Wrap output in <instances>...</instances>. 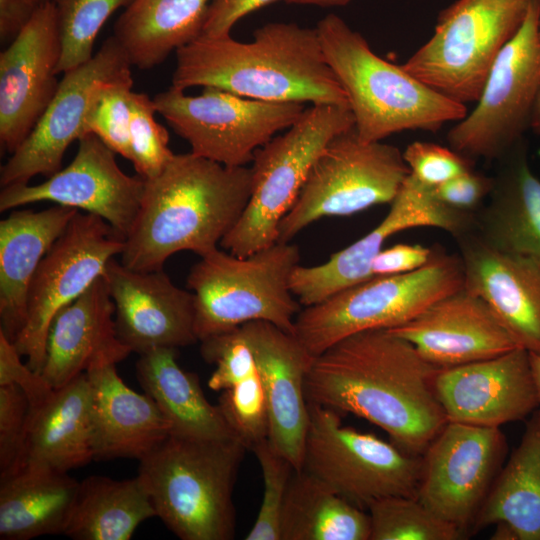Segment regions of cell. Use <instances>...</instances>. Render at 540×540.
Here are the masks:
<instances>
[{
    "instance_id": "obj_1",
    "label": "cell",
    "mask_w": 540,
    "mask_h": 540,
    "mask_svg": "<svg viewBox=\"0 0 540 540\" xmlns=\"http://www.w3.org/2000/svg\"><path fill=\"white\" fill-rule=\"evenodd\" d=\"M439 369L405 339L367 330L314 357L305 392L308 402L363 418L402 450L422 455L448 422L435 390Z\"/></svg>"
},
{
    "instance_id": "obj_2",
    "label": "cell",
    "mask_w": 540,
    "mask_h": 540,
    "mask_svg": "<svg viewBox=\"0 0 540 540\" xmlns=\"http://www.w3.org/2000/svg\"><path fill=\"white\" fill-rule=\"evenodd\" d=\"M251 189L250 167L225 166L192 152L174 154L158 176L145 180L120 262L155 271L180 251L208 254L241 217Z\"/></svg>"
},
{
    "instance_id": "obj_3",
    "label": "cell",
    "mask_w": 540,
    "mask_h": 540,
    "mask_svg": "<svg viewBox=\"0 0 540 540\" xmlns=\"http://www.w3.org/2000/svg\"><path fill=\"white\" fill-rule=\"evenodd\" d=\"M172 87H214L243 97L349 106L316 28L268 23L251 42L199 36L176 51Z\"/></svg>"
},
{
    "instance_id": "obj_4",
    "label": "cell",
    "mask_w": 540,
    "mask_h": 540,
    "mask_svg": "<svg viewBox=\"0 0 540 540\" xmlns=\"http://www.w3.org/2000/svg\"><path fill=\"white\" fill-rule=\"evenodd\" d=\"M315 28L363 141H382L405 130L436 132L467 115L465 104L427 86L402 65L378 56L339 16L329 14Z\"/></svg>"
},
{
    "instance_id": "obj_5",
    "label": "cell",
    "mask_w": 540,
    "mask_h": 540,
    "mask_svg": "<svg viewBox=\"0 0 540 540\" xmlns=\"http://www.w3.org/2000/svg\"><path fill=\"white\" fill-rule=\"evenodd\" d=\"M248 448L236 438L170 434L139 460L138 478L156 515L182 540H231L233 490Z\"/></svg>"
},
{
    "instance_id": "obj_6",
    "label": "cell",
    "mask_w": 540,
    "mask_h": 540,
    "mask_svg": "<svg viewBox=\"0 0 540 540\" xmlns=\"http://www.w3.org/2000/svg\"><path fill=\"white\" fill-rule=\"evenodd\" d=\"M299 261V247L280 241L244 257L219 248L200 257L186 279L198 341L258 320L294 334L301 304L290 281Z\"/></svg>"
},
{
    "instance_id": "obj_7",
    "label": "cell",
    "mask_w": 540,
    "mask_h": 540,
    "mask_svg": "<svg viewBox=\"0 0 540 540\" xmlns=\"http://www.w3.org/2000/svg\"><path fill=\"white\" fill-rule=\"evenodd\" d=\"M463 286L460 256L434 250L415 271L373 276L304 307L296 316L294 335L316 357L354 333L403 325Z\"/></svg>"
},
{
    "instance_id": "obj_8",
    "label": "cell",
    "mask_w": 540,
    "mask_h": 540,
    "mask_svg": "<svg viewBox=\"0 0 540 540\" xmlns=\"http://www.w3.org/2000/svg\"><path fill=\"white\" fill-rule=\"evenodd\" d=\"M353 126L349 106L311 105L285 133L258 148L250 167L249 201L220 246L244 257L278 242L279 224L314 162L333 137Z\"/></svg>"
},
{
    "instance_id": "obj_9",
    "label": "cell",
    "mask_w": 540,
    "mask_h": 540,
    "mask_svg": "<svg viewBox=\"0 0 540 540\" xmlns=\"http://www.w3.org/2000/svg\"><path fill=\"white\" fill-rule=\"evenodd\" d=\"M530 1H455L441 11L432 37L402 67L457 102H476L495 59L522 25Z\"/></svg>"
},
{
    "instance_id": "obj_10",
    "label": "cell",
    "mask_w": 540,
    "mask_h": 540,
    "mask_svg": "<svg viewBox=\"0 0 540 540\" xmlns=\"http://www.w3.org/2000/svg\"><path fill=\"white\" fill-rule=\"evenodd\" d=\"M409 174L403 152L397 147L363 141L354 126L339 133L324 147L282 218L278 241L291 242L323 217L350 216L390 204Z\"/></svg>"
},
{
    "instance_id": "obj_11",
    "label": "cell",
    "mask_w": 540,
    "mask_h": 540,
    "mask_svg": "<svg viewBox=\"0 0 540 540\" xmlns=\"http://www.w3.org/2000/svg\"><path fill=\"white\" fill-rule=\"evenodd\" d=\"M308 408L301 469L364 510L387 497H416L422 455L344 426L334 409L312 402Z\"/></svg>"
},
{
    "instance_id": "obj_12",
    "label": "cell",
    "mask_w": 540,
    "mask_h": 540,
    "mask_svg": "<svg viewBox=\"0 0 540 540\" xmlns=\"http://www.w3.org/2000/svg\"><path fill=\"white\" fill-rule=\"evenodd\" d=\"M153 101L193 154L229 167L251 163L258 148L294 125L306 110L305 103L263 101L214 87L191 96L170 86Z\"/></svg>"
},
{
    "instance_id": "obj_13",
    "label": "cell",
    "mask_w": 540,
    "mask_h": 540,
    "mask_svg": "<svg viewBox=\"0 0 540 540\" xmlns=\"http://www.w3.org/2000/svg\"><path fill=\"white\" fill-rule=\"evenodd\" d=\"M540 0H531L516 34L500 51L475 108L447 134L450 147L473 160L502 158L529 127L540 84Z\"/></svg>"
},
{
    "instance_id": "obj_14",
    "label": "cell",
    "mask_w": 540,
    "mask_h": 540,
    "mask_svg": "<svg viewBox=\"0 0 540 540\" xmlns=\"http://www.w3.org/2000/svg\"><path fill=\"white\" fill-rule=\"evenodd\" d=\"M124 239L101 217L78 211L42 259L27 296L26 322L14 344L27 365L41 374L50 325L79 297L109 262Z\"/></svg>"
},
{
    "instance_id": "obj_15",
    "label": "cell",
    "mask_w": 540,
    "mask_h": 540,
    "mask_svg": "<svg viewBox=\"0 0 540 540\" xmlns=\"http://www.w3.org/2000/svg\"><path fill=\"white\" fill-rule=\"evenodd\" d=\"M507 452L500 428L448 421L422 454L416 498L471 535Z\"/></svg>"
},
{
    "instance_id": "obj_16",
    "label": "cell",
    "mask_w": 540,
    "mask_h": 540,
    "mask_svg": "<svg viewBox=\"0 0 540 540\" xmlns=\"http://www.w3.org/2000/svg\"><path fill=\"white\" fill-rule=\"evenodd\" d=\"M417 227H435L457 239L476 228V214L463 213L441 203L410 174L379 224L365 236L334 253L324 263L295 268L291 290L301 306L318 304L333 294L371 277L374 257L391 236Z\"/></svg>"
},
{
    "instance_id": "obj_17",
    "label": "cell",
    "mask_w": 540,
    "mask_h": 540,
    "mask_svg": "<svg viewBox=\"0 0 540 540\" xmlns=\"http://www.w3.org/2000/svg\"><path fill=\"white\" fill-rule=\"evenodd\" d=\"M145 180L124 173L112 151L96 135L78 140L71 163L36 185L2 187L0 211L49 201L104 219L124 240L140 209Z\"/></svg>"
},
{
    "instance_id": "obj_18",
    "label": "cell",
    "mask_w": 540,
    "mask_h": 540,
    "mask_svg": "<svg viewBox=\"0 0 540 540\" xmlns=\"http://www.w3.org/2000/svg\"><path fill=\"white\" fill-rule=\"evenodd\" d=\"M129 58L112 35L85 63L63 73L46 111L1 166L0 184H26L36 175L50 177L61 169L65 151L85 135L83 121L92 89L102 80L131 72Z\"/></svg>"
},
{
    "instance_id": "obj_19",
    "label": "cell",
    "mask_w": 540,
    "mask_h": 540,
    "mask_svg": "<svg viewBox=\"0 0 540 540\" xmlns=\"http://www.w3.org/2000/svg\"><path fill=\"white\" fill-rule=\"evenodd\" d=\"M61 41L56 3L46 1L0 53V143L13 153L54 98Z\"/></svg>"
},
{
    "instance_id": "obj_20",
    "label": "cell",
    "mask_w": 540,
    "mask_h": 540,
    "mask_svg": "<svg viewBox=\"0 0 540 540\" xmlns=\"http://www.w3.org/2000/svg\"><path fill=\"white\" fill-rule=\"evenodd\" d=\"M437 398L450 422L497 427L540 407L529 353L522 347L467 364L440 368Z\"/></svg>"
},
{
    "instance_id": "obj_21",
    "label": "cell",
    "mask_w": 540,
    "mask_h": 540,
    "mask_svg": "<svg viewBox=\"0 0 540 540\" xmlns=\"http://www.w3.org/2000/svg\"><path fill=\"white\" fill-rule=\"evenodd\" d=\"M104 277L115 307L118 337L132 352L198 341L194 294L176 286L163 269L137 271L113 258Z\"/></svg>"
},
{
    "instance_id": "obj_22",
    "label": "cell",
    "mask_w": 540,
    "mask_h": 540,
    "mask_svg": "<svg viewBox=\"0 0 540 540\" xmlns=\"http://www.w3.org/2000/svg\"><path fill=\"white\" fill-rule=\"evenodd\" d=\"M237 330L255 357L268 408V440L300 470L309 422L305 380L314 357L294 334L270 322L251 321Z\"/></svg>"
},
{
    "instance_id": "obj_23",
    "label": "cell",
    "mask_w": 540,
    "mask_h": 540,
    "mask_svg": "<svg viewBox=\"0 0 540 540\" xmlns=\"http://www.w3.org/2000/svg\"><path fill=\"white\" fill-rule=\"evenodd\" d=\"M386 330L411 343L438 368L492 358L519 347L488 304L464 286L407 323Z\"/></svg>"
},
{
    "instance_id": "obj_24",
    "label": "cell",
    "mask_w": 540,
    "mask_h": 540,
    "mask_svg": "<svg viewBox=\"0 0 540 540\" xmlns=\"http://www.w3.org/2000/svg\"><path fill=\"white\" fill-rule=\"evenodd\" d=\"M464 288L482 298L519 347L540 354V264L473 231L458 238Z\"/></svg>"
},
{
    "instance_id": "obj_25",
    "label": "cell",
    "mask_w": 540,
    "mask_h": 540,
    "mask_svg": "<svg viewBox=\"0 0 540 540\" xmlns=\"http://www.w3.org/2000/svg\"><path fill=\"white\" fill-rule=\"evenodd\" d=\"M131 352L118 337L115 307L103 275L53 319L41 375L58 389L96 366L121 362Z\"/></svg>"
},
{
    "instance_id": "obj_26",
    "label": "cell",
    "mask_w": 540,
    "mask_h": 540,
    "mask_svg": "<svg viewBox=\"0 0 540 540\" xmlns=\"http://www.w3.org/2000/svg\"><path fill=\"white\" fill-rule=\"evenodd\" d=\"M95 460L142 459L171 433L152 398L128 387L116 364L89 370Z\"/></svg>"
},
{
    "instance_id": "obj_27",
    "label": "cell",
    "mask_w": 540,
    "mask_h": 540,
    "mask_svg": "<svg viewBox=\"0 0 540 540\" xmlns=\"http://www.w3.org/2000/svg\"><path fill=\"white\" fill-rule=\"evenodd\" d=\"M80 211L54 204L15 210L0 221V332L15 342L27 317V296L46 253Z\"/></svg>"
},
{
    "instance_id": "obj_28",
    "label": "cell",
    "mask_w": 540,
    "mask_h": 540,
    "mask_svg": "<svg viewBox=\"0 0 540 540\" xmlns=\"http://www.w3.org/2000/svg\"><path fill=\"white\" fill-rule=\"evenodd\" d=\"M95 460L91 389L86 374L29 405L21 463L68 472ZM17 469V470H18ZM16 470V471H17Z\"/></svg>"
},
{
    "instance_id": "obj_29",
    "label": "cell",
    "mask_w": 540,
    "mask_h": 540,
    "mask_svg": "<svg viewBox=\"0 0 540 540\" xmlns=\"http://www.w3.org/2000/svg\"><path fill=\"white\" fill-rule=\"evenodd\" d=\"M79 485L68 472L39 465L0 478V539L64 535Z\"/></svg>"
},
{
    "instance_id": "obj_30",
    "label": "cell",
    "mask_w": 540,
    "mask_h": 540,
    "mask_svg": "<svg viewBox=\"0 0 540 540\" xmlns=\"http://www.w3.org/2000/svg\"><path fill=\"white\" fill-rule=\"evenodd\" d=\"M139 355L137 379L169 422L170 434L195 439L236 438L219 406L205 397L197 375L178 364L177 348H154Z\"/></svg>"
},
{
    "instance_id": "obj_31",
    "label": "cell",
    "mask_w": 540,
    "mask_h": 540,
    "mask_svg": "<svg viewBox=\"0 0 540 540\" xmlns=\"http://www.w3.org/2000/svg\"><path fill=\"white\" fill-rule=\"evenodd\" d=\"M211 0H134L118 17L113 36L132 66L151 69L202 34Z\"/></svg>"
},
{
    "instance_id": "obj_32",
    "label": "cell",
    "mask_w": 540,
    "mask_h": 540,
    "mask_svg": "<svg viewBox=\"0 0 540 540\" xmlns=\"http://www.w3.org/2000/svg\"><path fill=\"white\" fill-rule=\"evenodd\" d=\"M476 214L478 235L491 247L540 264V179L517 157L497 179Z\"/></svg>"
},
{
    "instance_id": "obj_33",
    "label": "cell",
    "mask_w": 540,
    "mask_h": 540,
    "mask_svg": "<svg viewBox=\"0 0 540 540\" xmlns=\"http://www.w3.org/2000/svg\"><path fill=\"white\" fill-rule=\"evenodd\" d=\"M500 521L519 540H540V408L531 414L520 443L496 477L471 535Z\"/></svg>"
},
{
    "instance_id": "obj_34",
    "label": "cell",
    "mask_w": 540,
    "mask_h": 540,
    "mask_svg": "<svg viewBox=\"0 0 540 540\" xmlns=\"http://www.w3.org/2000/svg\"><path fill=\"white\" fill-rule=\"evenodd\" d=\"M153 517L156 511L138 476H89L80 481L64 535L74 540H129Z\"/></svg>"
},
{
    "instance_id": "obj_35",
    "label": "cell",
    "mask_w": 540,
    "mask_h": 540,
    "mask_svg": "<svg viewBox=\"0 0 540 540\" xmlns=\"http://www.w3.org/2000/svg\"><path fill=\"white\" fill-rule=\"evenodd\" d=\"M370 517L303 469L294 470L281 514L280 540H369Z\"/></svg>"
},
{
    "instance_id": "obj_36",
    "label": "cell",
    "mask_w": 540,
    "mask_h": 540,
    "mask_svg": "<svg viewBox=\"0 0 540 540\" xmlns=\"http://www.w3.org/2000/svg\"><path fill=\"white\" fill-rule=\"evenodd\" d=\"M369 540H459L466 535L443 520L416 497L393 496L378 500L367 509Z\"/></svg>"
},
{
    "instance_id": "obj_37",
    "label": "cell",
    "mask_w": 540,
    "mask_h": 540,
    "mask_svg": "<svg viewBox=\"0 0 540 540\" xmlns=\"http://www.w3.org/2000/svg\"><path fill=\"white\" fill-rule=\"evenodd\" d=\"M134 0H57L61 58L57 75L88 61L95 39L108 18Z\"/></svg>"
},
{
    "instance_id": "obj_38",
    "label": "cell",
    "mask_w": 540,
    "mask_h": 540,
    "mask_svg": "<svg viewBox=\"0 0 540 540\" xmlns=\"http://www.w3.org/2000/svg\"><path fill=\"white\" fill-rule=\"evenodd\" d=\"M132 72L102 80L89 97L84 133H92L112 151L130 161Z\"/></svg>"
},
{
    "instance_id": "obj_39",
    "label": "cell",
    "mask_w": 540,
    "mask_h": 540,
    "mask_svg": "<svg viewBox=\"0 0 540 540\" xmlns=\"http://www.w3.org/2000/svg\"><path fill=\"white\" fill-rule=\"evenodd\" d=\"M251 450L259 462L264 488L257 517L245 539L280 540L282 509L295 468L268 438L256 443Z\"/></svg>"
},
{
    "instance_id": "obj_40",
    "label": "cell",
    "mask_w": 540,
    "mask_h": 540,
    "mask_svg": "<svg viewBox=\"0 0 540 540\" xmlns=\"http://www.w3.org/2000/svg\"><path fill=\"white\" fill-rule=\"evenodd\" d=\"M156 112L153 99L146 93L132 92L130 161L144 180L158 176L174 156L167 130L154 118Z\"/></svg>"
},
{
    "instance_id": "obj_41",
    "label": "cell",
    "mask_w": 540,
    "mask_h": 540,
    "mask_svg": "<svg viewBox=\"0 0 540 540\" xmlns=\"http://www.w3.org/2000/svg\"><path fill=\"white\" fill-rule=\"evenodd\" d=\"M218 406L235 437L248 449L268 438V408L258 372L222 391Z\"/></svg>"
},
{
    "instance_id": "obj_42",
    "label": "cell",
    "mask_w": 540,
    "mask_h": 540,
    "mask_svg": "<svg viewBox=\"0 0 540 540\" xmlns=\"http://www.w3.org/2000/svg\"><path fill=\"white\" fill-rule=\"evenodd\" d=\"M203 359L216 368L208 380V387L224 391L258 372L254 354L237 328L201 340Z\"/></svg>"
},
{
    "instance_id": "obj_43",
    "label": "cell",
    "mask_w": 540,
    "mask_h": 540,
    "mask_svg": "<svg viewBox=\"0 0 540 540\" xmlns=\"http://www.w3.org/2000/svg\"><path fill=\"white\" fill-rule=\"evenodd\" d=\"M29 416V401L15 384L0 385V478L21 463Z\"/></svg>"
},
{
    "instance_id": "obj_44",
    "label": "cell",
    "mask_w": 540,
    "mask_h": 540,
    "mask_svg": "<svg viewBox=\"0 0 540 540\" xmlns=\"http://www.w3.org/2000/svg\"><path fill=\"white\" fill-rule=\"evenodd\" d=\"M410 175L420 184L434 188L472 169V160L451 147L415 141L403 152Z\"/></svg>"
},
{
    "instance_id": "obj_45",
    "label": "cell",
    "mask_w": 540,
    "mask_h": 540,
    "mask_svg": "<svg viewBox=\"0 0 540 540\" xmlns=\"http://www.w3.org/2000/svg\"><path fill=\"white\" fill-rule=\"evenodd\" d=\"M494 179L473 169L462 173L431 189L433 195L449 208L477 214L483 200L490 195Z\"/></svg>"
},
{
    "instance_id": "obj_46",
    "label": "cell",
    "mask_w": 540,
    "mask_h": 540,
    "mask_svg": "<svg viewBox=\"0 0 540 540\" xmlns=\"http://www.w3.org/2000/svg\"><path fill=\"white\" fill-rule=\"evenodd\" d=\"M15 344L0 332V385L15 384L28 398L29 405L41 403L52 392L44 377L21 361Z\"/></svg>"
},
{
    "instance_id": "obj_47",
    "label": "cell",
    "mask_w": 540,
    "mask_h": 540,
    "mask_svg": "<svg viewBox=\"0 0 540 540\" xmlns=\"http://www.w3.org/2000/svg\"><path fill=\"white\" fill-rule=\"evenodd\" d=\"M433 251L423 245L404 243L383 248L372 261L371 274L386 276L415 271L430 261Z\"/></svg>"
},
{
    "instance_id": "obj_48",
    "label": "cell",
    "mask_w": 540,
    "mask_h": 540,
    "mask_svg": "<svg viewBox=\"0 0 540 540\" xmlns=\"http://www.w3.org/2000/svg\"><path fill=\"white\" fill-rule=\"evenodd\" d=\"M275 1L280 0H211L201 36L230 35L241 18Z\"/></svg>"
},
{
    "instance_id": "obj_49",
    "label": "cell",
    "mask_w": 540,
    "mask_h": 540,
    "mask_svg": "<svg viewBox=\"0 0 540 540\" xmlns=\"http://www.w3.org/2000/svg\"><path fill=\"white\" fill-rule=\"evenodd\" d=\"M45 0H0L1 43L12 41L29 24Z\"/></svg>"
},
{
    "instance_id": "obj_50",
    "label": "cell",
    "mask_w": 540,
    "mask_h": 540,
    "mask_svg": "<svg viewBox=\"0 0 540 540\" xmlns=\"http://www.w3.org/2000/svg\"><path fill=\"white\" fill-rule=\"evenodd\" d=\"M496 526L490 539L492 540H519L515 530L506 522L500 521L494 524Z\"/></svg>"
},
{
    "instance_id": "obj_51",
    "label": "cell",
    "mask_w": 540,
    "mask_h": 540,
    "mask_svg": "<svg viewBox=\"0 0 540 540\" xmlns=\"http://www.w3.org/2000/svg\"><path fill=\"white\" fill-rule=\"evenodd\" d=\"M529 353V364H530V370L532 379L536 388V392L538 395L539 403H540V354L539 353Z\"/></svg>"
},
{
    "instance_id": "obj_52",
    "label": "cell",
    "mask_w": 540,
    "mask_h": 540,
    "mask_svg": "<svg viewBox=\"0 0 540 540\" xmlns=\"http://www.w3.org/2000/svg\"><path fill=\"white\" fill-rule=\"evenodd\" d=\"M529 127L534 133L540 135V84L533 104Z\"/></svg>"
},
{
    "instance_id": "obj_53",
    "label": "cell",
    "mask_w": 540,
    "mask_h": 540,
    "mask_svg": "<svg viewBox=\"0 0 540 540\" xmlns=\"http://www.w3.org/2000/svg\"><path fill=\"white\" fill-rule=\"evenodd\" d=\"M287 3L314 4L320 6H344L351 0H281Z\"/></svg>"
},
{
    "instance_id": "obj_54",
    "label": "cell",
    "mask_w": 540,
    "mask_h": 540,
    "mask_svg": "<svg viewBox=\"0 0 540 540\" xmlns=\"http://www.w3.org/2000/svg\"><path fill=\"white\" fill-rule=\"evenodd\" d=\"M45 1H53V2H56L57 0H45Z\"/></svg>"
},
{
    "instance_id": "obj_55",
    "label": "cell",
    "mask_w": 540,
    "mask_h": 540,
    "mask_svg": "<svg viewBox=\"0 0 540 540\" xmlns=\"http://www.w3.org/2000/svg\"><path fill=\"white\" fill-rule=\"evenodd\" d=\"M539 35H540V31H539Z\"/></svg>"
}]
</instances>
